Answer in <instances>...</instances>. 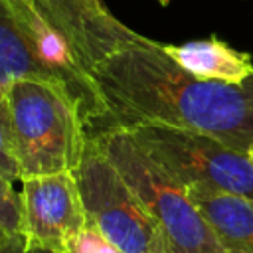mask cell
Here are the masks:
<instances>
[{
    "instance_id": "2",
    "label": "cell",
    "mask_w": 253,
    "mask_h": 253,
    "mask_svg": "<svg viewBox=\"0 0 253 253\" xmlns=\"http://www.w3.org/2000/svg\"><path fill=\"white\" fill-rule=\"evenodd\" d=\"M87 138L79 107L61 83L20 79L0 93V180L73 172Z\"/></svg>"
},
{
    "instance_id": "15",
    "label": "cell",
    "mask_w": 253,
    "mask_h": 253,
    "mask_svg": "<svg viewBox=\"0 0 253 253\" xmlns=\"http://www.w3.org/2000/svg\"><path fill=\"white\" fill-rule=\"evenodd\" d=\"M87 2H89L95 10H99V12H111V10L105 6V2H103V0H87Z\"/></svg>"
},
{
    "instance_id": "8",
    "label": "cell",
    "mask_w": 253,
    "mask_h": 253,
    "mask_svg": "<svg viewBox=\"0 0 253 253\" xmlns=\"http://www.w3.org/2000/svg\"><path fill=\"white\" fill-rule=\"evenodd\" d=\"M42 12L71 40L83 63L93 71V67L109 57L111 53L128 45H148L150 40L121 20L111 12L95 10L87 0H34Z\"/></svg>"
},
{
    "instance_id": "1",
    "label": "cell",
    "mask_w": 253,
    "mask_h": 253,
    "mask_svg": "<svg viewBox=\"0 0 253 253\" xmlns=\"http://www.w3.org/2000/svg\"><path fill=\"white\" fill-rule=\"evenodd\" d=\"M162 45H128L93 67L109 105L95 134L156 123L206 132L251 154L253 75L243 83L202 79L166 55Z\"/></svg>"
},
{
    "instance_id": "13",
    "label": "cell",
    "mask_w": 253,
    "mask_h": 253,
    "mask_svg": "<svg viewBox=\"0 0 253 253\" xmlns=\"http://www.w3.org/2000/svg\"><path fill=\"white\" fill-rule=\"evenodd\" d=\"M65 253H123L117 249L99 229L87 223L75 237H71L65 245Z\"/></svg>"
},
{
    "instance_id": "10",
    "label": "cell",
    "mask_w": 253,
    "mask_h": 253,
    "mask_svg": "<svg viewBox=\"0 0 253 253\" xmlns=\"http://www.w3.org/2000/svg\"><path fill=\"white\" fill-rule=\"evenodd\" d=\"M215 231L221 245L231 251L253 253V200L202 186L186 188Z\"/></svg>"
},
{
    "instance_id": "18",
    "label": "cell",
    "mask_w": 253,
    "mask_h": 253,
    "mask_svg": "<svg viewBox=\"0 0 253 253\" xmlns=\"http://www.w3.org/2000/svg\"><path fill=\"white\" fill-rule=\"evenodd\" d=\"M251 156H253V150H251Z\"/></svg>"
},
{
    "instance_id": "17",
    "label": "cell",
    "mask_w": 253,
    "mask_h": 253,
    "mask_svg": "<svg viewBox=\"0 0 253 253\" xmlns=\"http://www.w3.org/2000/svg\"><path fill=\"white\" fill-rule=\"evenodd\" d=\"M223 253H251V251H231V249H227V251H223Z\"/></svg>"
},
{
    "instance_id": "14",
    "label": "cell",
    "mask_w": 253,
    "mask_h": 253,
    "mask_svg": "<svg viewBox=\"0 0 253 253\" xmlns=\"http://www.w3.org/2000/svg\"><path fill=\"white\" fill-rule=\"evenodd\" d=\"M0 253H59V251L32 243L26 235H14V237H0Z\"/></svg>"
},
{
    "instance_id": "5",
    "label": "cell",
    "mask_w": 253,
    "mask_h": 253,
    "mask_svg": "<svg viewBox=\"0 0 253 253\" xmlns=\"http://www.w3.org/2000/svg\"><path fill=\"white\" fill-rule=\"evenodd\" d=\"M73 174L89 225L99 229L117 249L123 253H166L152 215L97 138H87Z\"/></svg>"
},
{
    "instance_id": "12",
    "label": "cell",
    "mask_w": 253,
    "mask_h": 253,
    "mask_svg": "<svg viewBox=\"0 0 253 253\" xmlns=\"http://www.w3.org/2000/svg\"><path fill=\"white\" fill-rule=\"evenodd\" d=\"M0 237L26 235V206L22 190L16 192L14 182L0 180Z\"/></svg>"
},
{
    "instance_id": "4",
    "label": "cell",
    "mask_w": 253,
    "mask_h": 253,
    "mask_svg": "<svg viewBox=\"0 0 253 253\" xmlns=\"http://www.w3.org/2000/svg\"><path fill=\"white\" fill-rule=\"evenodd\" d=\"M126 130L184 188L202 186L253 200L251 154L235 150L206 132L168 125L146 123Z\"/></svg>"
},
{
    "instance_id": "16",
    "label": "cell",
    "mask_w": 253,
    "mask_h": 253,
    "mask_svg": "<svg viewBox=\"0 0 253 253\" xmlns=\"http://www.w3.org/2000/svg\"><path fill=\"white\" fill-rule=\"evenodd\" d=\"M156 2H158L160 6H168V4H170V0H156Z\"/></svg>"
},
{
    "instance_id": "9",
    "label": "cell",
    "mask_w": 253,
    "mask_h": 253,
    "mask_svg": "<svg viewBox=\"0 0 253 253\" xmlns=\"http://www.w3.org/2000/svg\"><path fill=\"white\" fill-rule=\"evenodd\" d=\"M162 49L178 65L202 79L243 83L253 75L251 53L231 47L217 36L186 43H164Z\"/></svg>"
},
{
    "instance_id": "7",
    "label": "cell",
    "mask_w": 253,
    "mask_h": 253,
    "mask_svg": "<svg viewBox=\"0 0 253 253\" xmlns=\"http://www.w3.org/2000/svg\"><path fill=\"white\" fill-rule=\"evenodd\" d=\"M26 237L42 247L65 253V245L87 227V211L73 172L22 180Z\"/></svg>"
},
{
    "instance_id": "6",
    "label": "cell",
    "mask_w": 253,
    "mask_h": 253,
    "mask_svg": "<svg viewBox=\"0 0 253 253\" xmlns=\"http://www.w3.org/2000/svg\"><path fill=\"white\" fill-rule=\"evenodd\" d=\"M0 10L8 12L24 32L43 69L71 93L87 134H95L107 121L109 105L93 71L83 63L71 40L34 0H0Z\"/></svg>"
},
{
    "instance_id": "11",
    "label": "cell",
    "mask_w": 253,
    "mask_h": 253,
    "mask_svg": "<svg viewBox=\"0 0 253 253\" xmlns=\"http://www.w3.org/2000/svg\"><path fill=\"white\" fill-rule=\"evenodd\" d=\"M20 79L55 81L43 69L28 38L12 20V16L0 10V93L8 91L10 85Z\"/></svg>"
},
{
    "instance_id": "3",
    "label": "cell",
    "mask_w": 253,
    "mask_h": 253,
    "mask_svg": "<svg viewBox=\"0 0 253 253\" xmlns=\"http://www.w3.org/2000/svg\"><path fill=\"white\" fill-rule=\"evenodd\" d=\"M93 138L99 140L107 156L152 215L166 253L225 251L188 190L152 160L128 130H105L93 134Z\"/></svg>"
}]
</instances>
